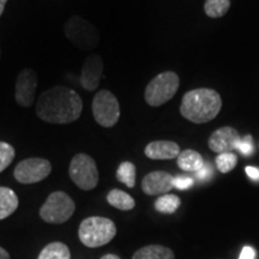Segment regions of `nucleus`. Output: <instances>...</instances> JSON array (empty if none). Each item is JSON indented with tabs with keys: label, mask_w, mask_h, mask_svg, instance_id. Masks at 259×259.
<instances>
[{
	"label": "nucleus",
	"mask_w": 259,
	"mask_h": 259,
	"mask_svg": "<svg viewBox=\"0 0 259 259\" xmlns=\"http://www.w3.org/2000/svg\"><path fill=\"white\" fill-rule=\"evenodd\" d=\"M83 112V101L73 89L58 85L46 90L38 97L36 114L50 124H70Z\"/></svg>",
	"instance_id": "1"
},
{
	"label": "nucleus",
	"mask_w": 259,
	"mask_h": 259,
	"mask_svg": "<svg viewBox=\"0 0 259 259\" xmlns=\"http://www.w3.org/2000/svg\"><path fill=\"white\" fill-rule=\"evenodd\" d=\"M222 108V99L218 92L208 88L193 89L183 96L180 114L193 124L211 121Z\"/></svg>",
	"instance_id": "2"
},
{
	"label": "nucleus",
	"mask_w": 259,
	"mask_h": 259,
	"mask_svg": "<svg viewBox=\"0 0 259 259\" xmlns=\"http://www.w3.org/2000/svg\"><path fill=\"white\" fill-rule=\"evenodd\" d=\"M115 235V223L107 218L92 216V218L83 220L79 225V240L87 247H101L111 242Z\"/></svg>",
	"instance_id": "3"
},
{
	"label": "nucleus",
	"mask_w": 259,
	"mask_h": 259,
	"mask_svg": "<svg viewBox=\"0 0 259 259\" xmlns=\"http://www.w3.org/2000/svg\"><path fill=\"white\" fill-rule=\"evenodd\" d=\"M180 85L179 76L173 71L158 73L149 82L144 92V99L149 106L160 107L176 95Z\"/></svg>",
	"instance_id": "4"
},
{
	"label": "nucleus",
	"mask_w": 259,
	"mask_h": 259,
	"mask_svg": "<svg viewBox=\"0 0 259 259\" xmlns=\"http://www.w3.org/2000/svg\"><path fill=\"white\" fill-rule=\"evenodd\" d=\"M76 205L73 199L63 191H56L48 196L40 209V218L52 225H61L73 215Z\"/></svg>",
	"instance_id": "5"
},
{
	"label": "nucleus",
	"mask_w": 259,
	"mask_h": 259,
	"mask_svg": "<svg viewBox=\"0 0 259 259\" xmlns=\"http://www.w3.org/2000/svg\"><path fill=\"white\" fill-rule=\"evenodd\" d=\"M64 31L73 46L82 51L94 50L100 41L97 29L79 16H72L65 24Z\"/></svg>",
	"instance_id": "6"
},
{
	"label": "nucleus",
	"mask_w": 259,
	"mask_h": 259,
	"mask_svg": "<svg viewBox=\"0 0 259 259\" xmlns=\"http://www.w3.org/2000/svg\"><path fill=\"white\" fill-rule=\"evenodd\" d=\"M69 174L71 180L83 191H92L99 184L96 162L87 154H77L71 160Z\"/></svg>",
	"instance_id": "7"
},
{
	"label": "nucleus",
	"mask_w": 259,
	"mask_h": 259,
	"mask_svg": "<svg viewBox=\"0 0 259 259\" xmlns=\"http://www.w3.org/2000/svg\"><path fill=\"white\" fill-rule=\"evenodd\" d=\"M92 108L94 119L102 127H113L120 118V105L109 90H101L96 94Z\"/></svg>",
	"instance_id": "8"
},
{
	"label": "nucleus",
	"mask_w": 259,
	"mask_h": 259,
	"mask_svg": "<svg viewBox=\"0 0 259 259\" xmlns=\"http://www.w3.org/2000/svg\"><path fill=\"white\" fill-rule=\"evenodd\" d=\"M51 171L52 164L46 158L30 157L19 162L15 168L14 176L18 183L29 185V184H36L46 179Z\"/></svg>",
	"instance_id": "9"
},
{
	"label": "nucleus",
	"mask_w": 259,
	"mask_h": 259,
	"mask_svg": "<svg viewBox=\"0 0 259 259\" xmlns=\"http://www.w3.org/2000/svg\"><path fill=\"white\" fill-rule=\"evenodd\" d=\"M37 88V74L34 70L24 69L19 72L16 82L15 99L21 107L32 106L35 102V93Z\"/></svg>",
	"instance_id": "10"
},
{
	"label": "nucleus",
	"mask_w": 259,
	"mask_h": 259,
	"mask_svg": "<svg viewBox=\"0 0 259 259\" xmlns=\"http://www.w3.org/2000/svg\"><path fill=\"white\" fill-rule=\"evenodd\" d=\"M240 139V135L234 127L223 126V127L212 132L209 137L208 145L210 150L213 153H232L236 149V144L239 143Z\"/></svg>",
	"instance_id": "11"
},
{
	"label": "nucleus",
	"mask_w": 259,
	"mask_h": 259,
	"mask_svg": "<svg viewBox=\"0 0 259 259\" xmlns=\"http://www.w3.org/2000/svg\"><path fill=\"white\" fill-rule=\"evenodd\" d=\"M173 187V176L163 170H155L148 173L142 180V190L148 196L166 194Z\"/></svg>",
	"instance_id": "12"
},
{
	"label": "nucleus",
	"mask_w": 259,
	"mask_h": 259,
	"mask_svg": "<svg viewBox=\"0 0 259 259\" xmlns=\"http://www.w3.org/2000/svg\"><path fill=\"white\" fill-rule=\"evenodd\" d=\"M103 72V61L99 54H92L84 61L80 73V85L88 92H94L100 84Z\"/></svg>",
	"instance_id": "13"
},
{
	"label": "nucleus",
	"mask_w": 259,
	"mask_h": 259,
	"mask_svg": "<svg viewBox=\"0 0 259 259\" xmlns=\"http://www.w3.org/2000/svg\"><path fill=\"white\" fill-rule=\"evenodd\" d=\"M180 147L171 141H154L144 149L145 156L151 160H173L179 156Z\"/></svg>",
	"instance_id": "14"
},
{
	"label": "nucleus",
	"mask_w": 259,
	"mask_h": 259,
	"mask_svg": "<svg viewBox=\"0 0 259 259\" xmlns=\"http://www.w3.org/2000/svg\"><path fill=\"white\" fill-rule=\"evenodd\" d=\"M177 163L180 169L197 173L204 166L205 162H204L202 155L198 151L192 150V149H186V150L180 151L179 156L177 157Z\"/></svg>",
	"instance_id": "15"
},
{
	"label": "nucleus",
	"mask_w": 259,
	"mask_h": 259,
	"mask_svg": "<svg viewBox=\"0 0 259 259\" xmlns=\"http://www.w3.org/2000/svg\"><path fill=\"white\" fill-rule=\"evenodd\" d=\"M19 205L17 194L9 187H0V221L12 215Z\"/></svg>",
	"instance_id": "16"
},
{
	"label": "nucleus",
	"mask_w": 259,
	"mask_h": 259,
	"mask_svg": "<svg viewBox=\"0 0 259 259\" xmlns=\"http://www.w3.org/2000/svg\"><path fill=\"white\" fill-rule=\"evenodd\" d=\"M174 252L170 248L162 245H149L139 250L134 254L132 259H174Z\"/></svg>",
	"instance_id": "17"
},
{
	"label": "nucleus",
	"mask_w": 259,
	"mask_h": 259,
	"mask_svg": "<svg viewBox=\"0 0 259 259\" xmlns=\"http://www.w3.org/2000/svg\"><path fill=\"white\" fill-rule=\"evenodd\" d=\"M107 202L111 204L114 208L122 210V211H128L135 208V199L130 196L128 193L121 190H112L107 194Z\"/></svg>",
	"instance_id": "18"
},
{
	"label": "nucleus",
	"mask_w": 259,
	"mask_h": 259,
	"mask_svg": "<svg viewBox=\"0 0 259 259\" xmlns=\"http://www.w3.org/2000/svg\"><path fill=\"white\" fill-rule=\"evenodd\" d=\"M37 259H71V253L64 242L56 241L45 246Z\"/></svg>",
	"instance_id": "19"
},
{
	"label": "nucleus",
	"mask_w": 259,
	"mask_h": 259,
	"mask_svg": "<svg viewBox=\"0 0 259 259\" xmlns=\"http://www.w3.org/2000/svg\"><path fill=\"white\" fill-rule=\"evenodd\" d=\"M231 8V0H205L204 11L210 18H221Z\"/></svg>",
	"instance_id": "20"
},
{
	"label": "nucleus",
	"mask_w": 259,
	"mask_h": 259,
	"mask_svg": "<svg viewBox=\"0 0 259 259\" xmlns=\"http://www.w3.org/2000/svg\"><path fill=\"white\" fill-rule=\"evenodd\" d=\"M181 200L176 194H162L155 202V209L161 213H173L179 209Z\"/></svg>",
	"instance_id": "21"
},
{
	"label": "nucleus",
	"mask_w": 259,
	"mask_h": 259,
	"mask_svg": "<svg viewBox=\"0 0 259 259\" xmlns=\"http://www.w3.org/2000/svg\"><path fill=\"white\" fill-rule=\"evenodd\" d=\"M116 179L125 184L128 189H132L136 185V166L132 162H121L116 170Z\"/></svg>",
	"instance_id": "22"
},
{
	"label": "nucleus",
	"mask_w": 259,
	"mask_h": 259,
	"mask_svg": "<svg viewBox=\"0 0 259 259\" xmlns=\"http://www.w3.org/2000/svg\"><path fill=\"white\" fill-rule=\"evenodd\" d=\"M236 163H238V156L234 153H222L216 157V167L223 174L234 169Z\"/></svg>",
	"instance_id": "23"
},
{
	"label": "nucleus",
	"mask_w": 259,
	"mask_h": 259,
	"mask_svg": "<svg viewBox=\"0 0 259 259\" xmlns=\"http://www.w3.org/2000/svg\"><path fill=\"white\" fill-rule=\"evenodd\" d=\"M16 155L15 148L6 142L0 141V173L12 163Z\"/></svg>",
	"instance_id": "24"
},
{
	"label": "nucleus",
	"mask_w": 259,
	"mask_h": 259,
	"mask_svg": "<svg viewBox=\"0 0 259 259\" xmlns=\"http://www.w3.org/2000/svg\"><path fill=\"white\" fill-rule=\"evenodd\" d=\"M253 138H252L251 135H246L236 144L235 150L240 151V154L244 155V156H250V155L253 154Z\"/></svg>",
	"instance_id": "25"
},
{
	"label": "nucleus",
	"mask_w": 259,
	"mask_h": 259,
	"mask_svg": "<svg viewBox=\"0 0 259 259\" xmlns=\"http://www.w3.org/2000/svg\"><path fill=\"white\" fill-rule=\"evenodd\" d=\"M194 181L189 177H176L173 178V186L178 190H189L192 187Z\"/></svg>",
	"instance_id": "26"
},
{
	"label": "nucleus",
	"mask_w": 259,
	"mask_h": 259,
	"mask_svg": "<svg viewBox=\"0 0 259 259\" xmlns=\"http://www.w3.org/2000/svg\"><path fill=\"white\" fill-rule=\"evenodd\" d=\"M196 176L199 180H202V181L208 180L209 178L212 176V167H210L209 163H204V166L200 168L198 171H197Z\"/></svg>",
	"instance_id": "27"
},
{
	"label": "nucleus",
	"mask_w": 259,
	"mask_h": 259,
	"mask_svg": "<svg viewBox=\"0 0 259 259\" xmlns=\"http://www.w3.org/2000/svg\"><path fill=\"white\" fill-rule=\"evenodd\" d=\"M255 258V251L253 248L250 247V246H246V247L242 248L240 255H239V259H254Z\"/></svg>",
	"instance_id": "28"
},
{
	"label": "nucleus",
	"mask_w": 259,
	"mask_h": 259,
	"mask_svg": "<svg viewBox=\"0 0 259 259\" xmlns=\"http://www.w3.org/2000/svg\"><path fill=\"white\" fill-rule=\"evenodd\" d=\"M245 171H246V174H247V177L250 178V179L254 180V181H259V168L247 166L245 168Z\"/></svg>",
	"instance_id": "29"
},
{
	"label": "nucleus",
	"mask_w": 259,
	"mask_h": 259,
	"mask_svg": "<svg viewBox=\"0 0 259 259\" xmlns=\"http://www.w3.org/2000/svg\"><path fill=\"white\" fill-rule=\"evenodd\" d=\"M0 259H10L9 252L3 247H0Z\"/></svg>",
	"instance_id": "30"
},
{
	"label": "nucleus",
	"mask_w": 259,
	"mask_h": 259,
	"mask_svg": "<svg viewBox=\"0 0 259 259\" xmlns=\"http://www.w3.org/2000/svg\"><path fill=\"white\" fill-rule=\"evenodd\" d=\"M101 259H120V257L116 254H112V253H108V254H105Z\"/></svg>",
	"instance_id": "31"
},
{
	"label": "nucleus",
	"mask_w": 259,
	"mask_h": 259,
	"mask_svg": "<svg viewBox=\"0 0 259 259\" xmlns=\"http://www.w3.org/2000/svg\"><path fill=\"white\" fill-rule=\"evenodd\" d=\"M6 3H8V0H0V16H2L3 12H4Z\"/></svg>",
	"instance_id": "32"
}]
</instances>
